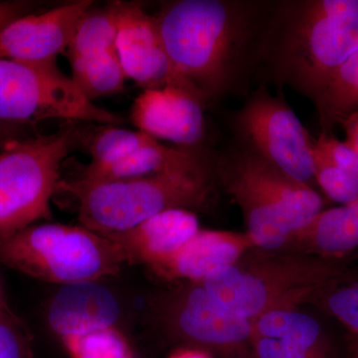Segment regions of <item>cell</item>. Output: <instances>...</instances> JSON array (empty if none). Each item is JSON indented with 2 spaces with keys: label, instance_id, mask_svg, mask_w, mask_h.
I'll return each instance as SVG.
<instances>
[{
  "label": "cell",
  "instance_id": "1",
  "mask_svg": "<svg viewBox=\"0 0 358 358\" xmlns=\"http://www.w3.org/2000/svg\"><path fill=\"white\" fill-rule=\"evenodd\" d=\"M241 6L218 0H179L155 16L179 76L206 99L231 84L249 20Z\"/></svg>",
  "mask_w": 358,
  "mask_h": 358
},
{
  "label": "cell",
  "instance_id": "2",
  "mask_svg": "<svg viewBox=\"0 0 358 358\" xmlns=\"http://www.w3.org/2000/svg\"><path fill=\"white\" fill-rule=\"evenodd\" d=\"M251 251L200 284L224 307L250 320L317 301L345 273L336 260L322 257Z\"/></svg>",
  "mask_w": 358,
  "mask_h": 358
},
{
  "label": "cell",
  "instance_id": "3",
  "mask_svg": "<svg viewBox=\"0 0 358 358\" xmlns=\"http://www.w3.org/2000/svg\"><path fill=\"white\" fill-rule=\"evenodd\" d=\"M58 188L76 199L79 220L101 235L131 229L169 209H201L211 196L208 164L110 182L60 181Z\"/></svg>",
  "mask_w": 358,
  "mask_h": 358
},
{
  "label": "cell",
  "instance_id": "4",
  "mask_svg": "<svg viewBox=\"0 0 358 358\" xmlns=\"http://www.w3.org/2000/svg\"><path fill=\"white\" fill-rule=\"evenodd\" d=\"M288 13L275 40V71L315 101L358 49V0L303 1Z\"/></svg>",
  "mask_w": 358,
  "mask_h": 358
},
{
  "label": "cell",
  "instance_id": "5",
  "mask_svg": "<svg viewBox=\"0 0 358 358\" xmlns=\"http://www.w3.org/2000/svg\"><path fill=\"white\" fill-rule=\"evenodd\" d=\"M0 262L49 282L98 281L124 262L117 245L83 226L33 224L0 235Z\"/></svg>",
  "mask_w": 358,
  "mask_h": 358
},
{
  "label": "cell",
  "instance_id": "6",
  "mask_svg": "<svg viewBox=\"0 0 358 358\" xmlns=\"http://www.w3.org/2000/svg\"><path fill=\"white\" fill-rule=\"evenodd\" d=\"M72 129L22 141L0 150V235L51 218L50 201L69 154Z\"/></svg>",
  "mask_w": 358,
  "mask_h": 358
},
{
  "label": "cell",
  "instance_id": "7",
  "mask_svg": "<svg viewBox=\"0 0 358 358\" xmlns=\"http://www.w3.org/2000/svg\"><path fill=\"white\" fill-rule=\"evenodd\" d=\"M57 119L110 126L124 121L90 101L56 62L0 59V124Z\"/></svg>",
  "mask_w": 358,
  "mask_h": 358
},
{
  "label": "cell",
  "instance_id": "8",
  "mask_svg": "<svg viewBox=\"0 0 358 358\" xmlns=\"http://www.w3.org/2000/svg\"><path fill=\"white\" fill-rule=\"evenodd\" d=\"M238 124L253 154L310 185L315 179L312 136L282 99L258 90L239 113Z\"/></svg>",
  "mask_w": 358,
  "mask_h": 358
},
{
  "label": "cell",
  "instance_id": "9",
  "mask_svg": "<svg viewBox=\"0 0 358 358\" xmlns=\"http://www.w3.org/2000/svg\"><path fill=\"white\" fill-rule=\"evenodd\" d=\"M173 329L190 346L221 358H253L252 320L235 315L202 285L193 284L176 299Z\"/></svg>",
  "mask_w": 358,
  "mask_h": 358
},
{
  "label": "cell",
  "instance_id": "10",
  "mask_svg": "<svg viewBox=\"0 0 358 358\" xmlns=\"http://www.w3.org/2000/svg\"><path fill=\"white\" fill-rule=\"evenodd\" d=\"M117 1L103 8H90L80 20L67 52L72 78L93 102L124 90V76L117 45Z\"/></svg>",
  "mask_w": 358,
  "mask_h": 358
},
{
  "label": "cell",
  "instance_id": "11",
  "mask_svg": "<svg viewBox=\"0 0 358 358\" xmlns=\"http://www.w3.org/2000/svg\"><path fill=\"white\" fill-rule=\"evenodd\" d=\"M117 45L124 76L141 88L157 90L173 86L185 90L202 101L207 99L179 76L169 58L155 17L141 6L117 1Z\"/></svg>",
  "mask_w": 358,
  "mask_h": 358
},
{
  "label": "cell",
  "instance_id": "12",
  "mask_svg": "<svg viewBox=\"0 0 358 358\" xmlns=\"http://www.w3.org/2000/svg\"><path fill=\"white\" fill-rule=\"evenodd\" d=\"M80 0L39 14H26L0 32V59L55 63L67 51L80 20L93 7Z\"/></svg>",
  "mask_w": 358,
  "mask_h": 358
},
{
  "label": "cell",
  "instance_id": "13",
  "mask_svg": "<svg viewBox=\"0 0 358 358\" xmlns=\"http://www.w3.org/2000/svg\"><path fill=\"white\" fill-rule=\"evenodd\" d=\"M204 103L178 87L145 90L134 101L131 119L138 131L155 140L194 148L204 136Z\"/></svg>",
  "mask_w": 358,
  "mask_h": 358
},
{
  "label": "cell",
  "instance_id": "14",
  "mask_svg": "<svg viewBox=\"0 0 358 358\" xmlns=\"http://www.w3.org/2000/svg\"><path fill=\"white\" fill-rule=\"evenodd\" d=\"M253 248L247 233L199 230L176 254L150 268L166 279L201 284L235 265Z\"/></svg>",
  "mask_w": 358,
  "mask_h": 358
},
{
  "label": "cell",
  "instance_id": "15",
  "mask_svg": "<svg viewBox=\"0 0 358 358\" xmlns=\"http://www.w3.org/2000/svg\"><path fill=\"white\" fill-rule=\"evenodd\" d=\"M200 230L199 219L186 209H169L131 229L105 235L121 250L124 262L152 268L176 254Z\"/></svg>",
  "mask_w": 358,
  "mask_h": 358
},
{
  "label": "cell",
  "instance_id": "16",
  "mask_svg": "<svg viewBox=\"0 0 358 358\" xmlns=\"http://www.w3.org/2000/svg\"><path fill=\"white\" fill-rule=\"evenodd\" d=\"M121 315L114 294L96 281L63 285L49 306V327L60 338L115 327Z\"/></svg>",
  "mask_w": 358,
  "mask_h": 358
},
{
  "label": "cell",
  "instance_id": "17",
  "mask_svg": "<svg viewBox=\"0 0 358 358\" xmlns=\"http://www.w3.org/2000/svg\"><path fill=\"white\" fill-rule=\"evenodd\" d=\"M222 178L243 213L254 247L264 251L284 249L294 231L277 205L233 162L222 169Z\"/></svg>",
  "mask_w": 358,
  "mask_h": 358
},
{
  "label": "cell",
  "instance_id": "18",
  "mask_svg": "<svg viewBox=\"0 0 358 358\" xmlns=\"http://www.w3.org/2000/svg\"><path fill=\"white\" fill-rule=\"evenodd\" d=\"M232 162L277 205L294 232L322 211L324 202L312 186L291 178L253 152L238 155Z\"/></svg>",
  "mask_w": 358,
  "mask_h": 358
},
{
  "label": "cell",
  "instance_id": "19",
  "mask_svg": "<svg viewBox=\"0 0 358 358\" xmlns=\"http://www.w3.org/2000/svg\"><path fill=\"white\" fill-rule=\"evenodd\" d=\"M204 166H207L206 157L197 147H169L152 140L108 166H87L79 178L90 182H110Z\"/></svg>",
  "mask_w": 358,
  "mask_h": 358
},
{
  "label": "cell",
  "instance_id": "20",
  "mask_svg": "<svg viewBox=\"0 0 358 358\" xmlns=\"http://www.w3.org/2000/svg\"><path fill=\"white\" fill-rule=\"evenodd\" d=\"M287 247L299 251L296 254L329 260L343 258L358 248V199L320 212L305 227L293 233Z\"/></svg>",
  "mask_w": 358,
  "mask_h": 358
},
{
  "label": "cell",
  "instance_id": "21",
  "mask_svg": "<svg viewBox=\"0 0 358 358\" xmlns=\"http://www.w3.org/2000/svg\"><path fill=\"white\" fill-rule=\"evenodd\" d=\"M313 174L327 196L341 204L358 199V154L329 133L312 138Z\"/></svg>",
  "mask_w": 358,
  "mask_h": 358
},
{
  "label": "cell",
  "instance_id": "22",
  "mask_svg": "<svg viewBox=\"0 0 358 358\" xmlns=\"http://www.w3.org/2000/svg\"><path fill=\"white\" fill-rule=\"evenodd\" d=\"M253 334L280 339L322 358H336L331 339L319 322L299 308L264 313L252 320Z\"/></svg>",
  "mask_w": 358,
  "mask_h": 358
},
{
  "label": "cell",
  "instance_id": "23",
  "mask_svg": "<svg viewBox=\"0 0 358 358\" xmlns=\"http://www.w3.org/2000/svg\"><path fill=\"white\" fill-rule=\"evenodd\" d=\"M313 102L324 133L358 110V49L339 66Z\"/></svg>",
  "mask_w": 358,
  "mask_h": 358
},
{
  "label": "cell",
  "instance_id": "24",
  "mask_svg": "<svg viewBox=\"0 0 358 358\" xmlns=\"http://www.w3.org/2000/svg\"><path fill=\"white\" fill-rule=\"evenodd\" d=\"M71 358H136L124 334L115 327L62 338Z\"/></svg>",
  "mask_w": 358,
  "mask_h": 358
},
{
  "label": "cell",
  "instance_id": "25",
  "mask_svg": "<svg viewBox=\"0 0 358 358\" xmlns=\"http://www.w3.org/2000/svg\"><path fill=\"white\" fill-rule=\"evenodd\" d=\"M155 138L141 131L107 127L91 136L88 150L92 160L89 166H103L127 157Z\"/></svg>",
  "mask_w": 358,
  "mask_h": 358
},
{
  "label": "cell",
  "instance_id": "26",
  "mask_svg": "<svg viewBox=\"0 0 358 358\" xmlns=\"http://www.w3.org/2000/svg\"><path fill=\"white\" fill-rule=\"evenodd\" d=\"M329 315L358 336V278L345 273L317 301Z\"/></svg>",
  "mask_w": 358,
  "mask_h": 358
},
{
  "label": "cell",
  "instance_id": "27",
  "mask_svg": "<svg viewBox=\"0 0 358 358\" xmlns=\"http://www.w3.org/2000/svg\"><path fill=\"white\" fill-rule=\"evenodd\" d=\"M0 358H32L31 338L27 329L1 300Z\"/></svg>",
  "mask_w": 358,
  "mask_h": 358
},
{
  "label": "cell",
  "instance_id": "28",
  "mask_svg": "<svg viewBox=\"0 0 358 358\" xmlns=\"http://www.w3.org/2000/svg\"><path fill=\"white\" fill-rule=\"evenodd\" d=\"M251 348L253 358H322L286 341L253 334Z\"/></svg>",
  "mask_w": 358,
  "mask_h": 358
},
{
  "label": "cell",
  "instance_id": "29",
  "mask_svg": "<svg viewBox=\"0 0 358 358\" xmlns=\"http://www.w3.org/2000/svg\"><path fill=\"white\" fill-rule=\"evenodd\" d=\"M25 11V4L23 3H0V32L14 20L26 15Z\"/></svg>",
  "mask_w": 358,
  "mask_h": 358
},
{
  "label": "cell",
  "instance_id": "30",
  "mask_svg": "<svg viewBox=\"0 0 358 358\" xmlns=\"http://www.w3.org/2000/svg\"><path fill=\"white\" fill-rule=\"evenodd\" d=\"M343 126L346 134L345 143L358 154V110L343 122Z\"/></svg>",
  "mask_w": 358,
  "mask_h": 358
},
{
  "label": "cell",
  "instance_id": "31",
  "mask_svg": "<svg viewBox=\"0 0 358 358\" xmlns=\"http://www.w3.org/2000/svg\"><path fill=\"white\" fill-rule=\"evenodd\" d=\"M169 358H213V355L200 348L186 346L176 350Z\"/></svg>",
  "mask_w": 358,
  "mask_h": 358
},
{
  "label": "cell",
  "instance_id": "32",
  "mask_svg": "<svg viewBox=\"0 0 358 358\" xmlns=\"http://www.w3.org/2000/svg\"><path fill=\"white\" fill-rule=\"evenodd\" d=\"M352 358H358V336H352Z\"/></svg>",
  "mask_w": 358,
  "mask_h": 358
},
{
  "label": "cell",
  "instance_id": "33",
  "mask_svg": "<svg viewBox=\"0 0 358 358\" xmlns=\"http://www.w3.org/2000/svg\"><path fill=\"white\" fill-rule=\"evenodd\" d=\"M7 133H8V126L0 124V140H2Z\"/></svg>",
  "mask_w": 358,
  "mask_h": 358
}]
</instances>
